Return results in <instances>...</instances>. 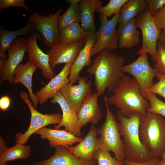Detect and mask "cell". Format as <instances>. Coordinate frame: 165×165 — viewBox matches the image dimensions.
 Instances as JSON below:
<instances>
[{"instance_id": "obj_1", "label": "cell", "mask_w": 165, "mask_h": 165, "mask_svg": "<svg viewBox=\"0 0 165 165\" xmlns=\"http://www.w3.org/2000/svg\"><path fill=\"white\" fill-rule=\"evenodd\" d=\"M125 61L123 56L106 49L93 60V64L87 72L90 76H94V84L98 97L103 95L106 89L110 93L119 80L126 76L122 70Z\"/></svg>"}, {"instance_id": "obj_2", "label": "cell", "mask_w": 165, "mask_h": 165, "mask_svg": "<svg viewBox=\"0 0 165 165\" xmlns=\"http://www.w3.org/2000/svg\"><path fill=\"white\" fill-rule=\"evenodd\" d=\"M110 94L107 98L108 105L117 108L127 118L137 114H145L150 107L148 100L141 93L137 81L130 76L120 79Z\"/></svg>"}, {"instance_id": "obj_3", "label": "cell", "mask_w": 165, "mask_h": 165, "mask_svg": "<svg viewBox=\"0 0 165 165\" xmlns=\"http://www.w3.org/2000/svg\"><path fill=\"white\" fill-rule=\"evenodd\" d=\"M137 114L130 118L117 111L116 118L120 134L123 138L125 159L133 162L147 161L154 157L150 151L141 143L139 135L140 115Z\"/></svg>"}, {"instance_id": "obj_4", "label": "cell", "mask_w": 165, "mask_h": 165, "mask_svg": "<svg viewBox=\"0 0 165 165\" xmlns=\"http://www.w3.org/2000/svg\"><path fill=\"white\" fill-rule=\"evenodd\" d=\"M139 135L141 143L153 156H161L165 149V119L154 112L141 114Z\"/></svg>"}, {"instance_id": "obj_5", "label": "cell", "mask_w": 165, "mask_h": 165, "mask_svg": "<svg viewBox=\"0 0 165 165\" xmlns=\"http://www.w3.org/2000/svg\"><path fill=\"white\" fill-rule=\"evenodd\" d=\"M107 98V96L103 97L106 107L105 120L97 129V135H100V146L112 152L117 161H123L125 159L123 143L120 137L116 118L110 109Z\"/></svg>"}, {"instance_id": "obj_6", "label": "cell", "mask_w": 165, "mask_h": 165, "mask_svg": "<svg viewBox=\"0 0 165 165\" xmlns=\"http://www.w3.org/2000/svg\"><path fill=\"white\" fill-rule=\"evenodd\" d=\"M19 96L28 106L30 112L31 118L30 125L27 130L23 134L18 132L16 134V143L25 144L30 137L39 129L49 125H58L61 122L62 115L60 113L43 114L37 111L29 99L28 93L25 91H21Z\"/></svg>"}, {"instance_id": "obj_7", "label": "cell", "mask_w": 165, "mask_h": 165, "mask_svg": "<svg viewBox=\"0 0 165 165\" xmlns=\"http://www.w3.org/2000/svg\"><path fill=\"white\" fill-rule=\"evenodd\" d=\"M120 16V13L114 15L109 20L108 17L100 14L101 24L96 32V40L92 50V57L99 54L104 50L111 52L118 47L119 35L116 26Z\"/></svg>"}, {"instance_id": "obj_8", "label": "cell", "mask_w": 165, "mask_h": 165, "mask_svg": "<svg viewBox=\"0 0 165 165\" xmlns=\"http://www.w3.org/2000/svg\"><path fill=\"white\" fill-rule=\"evenodd\" d=\"M136 19L137 26L141 29L142 36V46L137 53L140 55L148 53L155 62L157 44L161 31L156 25L148 6Z\"/></svg>"}, {"instance_id": "obj_9", "label": "cell", "mask_w": 165, "mask_h": 165, "mask_svg": "<svg viewBox=\"0 0 165 165\" xmlns=\"http://www.w3.org/2000/svg\"><path fill=\"white\" fill-rule=\"evenodd\" d=\"M63 8L53 14L42 16L36 12H33L27 19L40 33L45 44L51 47L60 42L58 20Z\"/></svg>"}, {"instance_id": "obj_10", "label": "cell", "mask_w": 165, "mask_h": 165, "mask_svg": "<svg viewBox=\"0 0 165 165\" xmlns=\"http://www.w3.org/2000/svg\"><path fill=\"white\" fill-rule=\"evenodd\" d=\"M122 70L132 75L138 83L141 93L147 99L149 90L153 85V79L157 73L150 66L147 53L140 55L132 63L122 68Z\"/></svg>"}, {"instance_id": "obj_11", "label": "cell", "mask_w": 165, "mask_h": 165, "mask_svg": "<svg viewBox=\"0 0 165 165\" xmlns=\"http://www.w3.org/2000/svg\"><path fill=\"white\" fill-rule=\"evenodd\" d=\"M86 38L67 44L59 42L51 46L46 53L49 56L51 69L53 70L56 66L60 64H72L84 46Z\"/></svg>"}, {"instance_id": "obj_12", "label": "cell", "mask_w": 165, "mask_h": 165, "mask_svg": "<svg viewBox=\"0 0 165 165\" xmlns=\"http://www.w3.org/2000/svg\"><path fill=\"white\" fill-rule=\"evenodd\" d=\"M25 37H17L8 48V57L0 71V82L15 84L14 73L26 52Z\"/></svg>"}, {"instance_id": "obj_13", "label": "cell", "mask_w": 165, "mask_h": 165, "mask_svg": "<svg viewBox=\"0 0 165 165\" xmlns=\"http://www.w3.org/2000/svg\"><path fill=\"white\" fill-rule=\"evenodd\" d=\"M39 38L40 35L33 29L25 38L26 52L29 61L41 70L44 78L51 79L56 75V73L50 68L49 55L43 52L37 44V39Z\"/></svg>"}, {"instance_id": "obj_14", "label": "cell", "mask_w": 165, "mask_h": 165, "mask_svg": "<svg viewBox=\"0 0 165 165\" xmlns=\"http://www.w3.org/2000/svg\"><path fill=\"white\" fill-rule=\"evenodd\" d=\"M87 76H80L77 85L69 82L60 90L71 108L76 113L87 97L92 93L91 82Z\"/></svg>"}, {"instance_id": "obj_15", "label": "cell", "mask_w": 165, "mask_h": 165, "mask_svg": "<svg viewBox=\"0 0 165 165\" xmlns=\"http://www.w3.org/2000/svg\"><path fill=\"white\" fill-rule=\"evenodd\" d=\"M97 33L95 31H88L85 44L79 52L70 69L68 79L70 82L74 84L78 81L79 74L86 66L92 63L91 58L92 50L95 43Z\"/></svg>"}, {"instance_id": "obj_16", "label": "cell", "mask_w": 165, "mask_h": 165, "mask_svg": "<svg viewBox=\"0 0 165 165\" xmlns=\"http://www.w3.org/2000/svg\"><path fill=\"white\" fill-rule=\"evenodd\" d=\"M72 64L70 63L65 64L57 75L51 79L44 86L34 93L40 105L43 104L48 99L53 98L64 86L70 82L68 77Z\"/></svg>"}, {"instance_id": "obj_17", "label": "cell", "mask_w": 165, "mask_h": 165, "mask_svg": "<svg viewBox=\"0 0 165 165\" xmlns=\"http://www.w3.org/2000/svg\"><path fill=\"white\" fill-rule=\"evenodd\" d=\"M50 101L53 104H58L62 112L61 121L54 127V129H59L64 127V129L66 131L76 136L80 137L82 134L81 127L76 113L71 108L61 92H59L54 96Z\"/></svg>"}, {"instance_id": "obj_18", "label": "cell", "mask_w": 165, "mask_h": 165, "mask_svg": "<svg viewBox=\"0 0 165 165\" xmlns=\"http://www.w3.org/2000/svg\"><path fill=\"white\" fill-rule=\"evenodd\" d=\"M97 135L95 125L91 124L88 134L77 145L66 147L71 153L82 160L91 161L94 159V154L100 146Z\"/></svg>"}, {"instance_id": "obj_19", "label": "cell", "mask_w": 165, "mask_h": 165, "mask_svg": "<svg viewBox=\"0 0 165 165\" xmlns=\"http://www.w3.org/2000/svg\"><path fill=\"white\" fill-rule=\"evenodd\" d=\"M98 96L91 93L82 104L76 114L81 127L87 123L96 125L103 118L98 102Z\"/></svg>"}, {"instance_id": "obj_20", "label": "cell", "mask_w": 165, "mask_h": 165, "mask_svg": "<svg viewBox=\"0 0 165 165\" xmlns=\"http://www.w3.org/2000/svg\"><path fill=\"white\" fill-rule=\"evenodd\" d=\"M55 148L54 153L50 158L35 162L32 165H97L95 160L89 161L82 160L65 146H59Z\"/></svg>"}, {"instance_id": "obj_21", "label": "cell", "mask_w": 165, "mask_h": 165, "mask_svg": "<svg viewBox=\"0 0 165 165\" xmlns=\"http://www.w3.org/2000/svg\"><path fill=\"white\" fill-rule=\"evenodd\" d=\"M35 134L39 135L42 139L48 140L50 146L52 147L72 146L82 139L81 137L76 136L64 129H51L45 127L38 130Z\"/></svg>"}, {"instance_id": "obj_22", "label": "cell", "mask_w": 165, "mask_h": 165, "mask_svg": "<svg viewBox=\"0 0 165 165\" xmlns=\"http://www.w3.org/2000/svg\"><path fill=\"white\" fill-rule=\"evenodd\" d=\"M137 28L135 17L119 24L117 29L119 48L129 49L140 43V32Z\"/></svg>"}, {"instance_id": "obj_23", "label": "cell", "mask_w": 165, "mask_h": 165, "mask_svg": "<svg viewBox=\"0 0 165 165\" xmlns=\"http://www.w3.org/2000/svg\"><path fill=\"white\" fill-rule=\"evenodd\" d=\"M37 68L35 64L28 61L24 64H20L14 73L15 84L21 83L27 89L30 99L36 109L38 102L32 90V81L33 75Z\"/></svg>"}, {"instance_id": "obj_24", "label": "cell", "mask_w": 165, "mask_h": 165, "mask_svg": "<svg viewBox=\"0 0 165 165\" xmlns=\"http://www.w3.org/2000/svg\"><path fill=\"white\" fill-rule=\"evenodd\" d=\"M102 6L100 0H81L79 2L80 20L82 29L88 32L96 31L94 20L95 12Z\"/></svg>"}, {"instance_id": "obj_25", "label": "cell", "mask_w": 165, "mask_h": 165, "mask_svg": "<svg viewBox=\"0 0 165 165\" xmlns=\"http://www.w3.org/2000/svg\"><path fill=\"white\" fill-rule=\"evenodd\" d=\"M33 25L28 22L22 28L15 31H9L0 26V53L6 54L8 48L14 41L20 35L27 37L34 28Z\"/></svg>"}, {"instance_id": "obj_26", "label": "cell", "mask_w": 165, "mask_h": 165, "mask_svg": "<svg viewBox=\"0 0 165 165\" xmlns=\"http://www.w3.org/2000/svg\"><path fill=\"white\" fill-rule=\"evenodd\" d=\"M31 152V148L29 145L16 143L11 148H7L4 153L0 154V165H7L8 161L26 160L30 156Z\"/></svg>"}, {"instance_id": "obj_27", "label": "cell", "mask_w": 165, "mask_h": 165, "mask_svg": "<svg viewBox=\"0 0 165 165\" xmlns=\"http://www.w3.org/2000/svg\"><path fill=\"white\" fill-rule=\"evenodd\" d=\"M81 0H68L69 4L65 12L60 16L58 20V28L60 32L71 24L80 22L79 4Z\"/></svg>"}, {"instance_id": "obj_28", "label": "cell", "mask_w": 165, "mask_h": 165, "mask_svg": "<svg viewBox=\"0 0 165 165\" xmlns=\"http://www.w3.org/2000/svg\"><path fill=\"white\" fill-rule=\"evenodd\" d=\"M147 6L146 0H128L121 9L118 23L128 21L140 15Z\"/></svg>"}, {"instance_id": "obj_29", "label": "cell", "mask_w": 165, "mask_h": 165, "mask_svg": "<svg viewBox=\"0 0 165 165\" xmlns=\"http://www.w3.org/2000/svg\"><path fill=\"white\" fill-rule=\"evenodd\" d=\"M60 42L64 44L86 38L88 32L82 29L79 22L73 23L60 32Z\"/></svg>"}, {"instance_id": "obj_30", "label": "cell", "mask_w": 165, "mask_h": 165, "mask_svg": "<svg viewBox=\"0 0 165 165\" xmlns=\"http://www.w3.org/2000/svg\"><path fill=\"white\" fill-rule=\"evenodd\" d=\"M93 159L98 165H125L123 161H118L112 157L109 152L102 146H100L95 152Z\"/></svg>"}, {"instance_id": "obj_31", "label": "cell", "mask_w": 165, "mask_h": 165, "mask_svg": "<svg viewBox=\"0 0 165 165\" xmlns=\"http://www.w3.org/2000/svg\"><path fill=\"white\" fill-rule=\"evenodd\" d=\"M128 0H110L108 3L104 6H101L97 11L100 14L107 17L112 15H115L119 13L122 7Z\"/></svg>"}, {"instance_id": "obj_32", "label": "cell", "mask_w": 165, "mask_h": 165, "mask_svg": "<svg viewBox=\"0 0 165 165\" xmlns=\"http://www.w3.org/2000/svg\"><path fill=\"white\" fill-rule=\"evenodd\" d=\"M147 99L150 106L147 112L155 113L165 117V102L158 98L156 94L149 92Z\"/></svg>"}, {"instance_id": "obj_33", "label": "cell", "mask_w": 165, "mask_h": 165, "mask_svg": "<svg viewBox=\"0 0 165 165\" xmlns=\"http://www.w3.org/2000/svg\"><path fill=\"white\" fill-rule=\"evenodd\" d=\"M154 68L157 73L165 74V47L159 41L157 46V51Z\"/></svg>"}, {"instance_id": "obj_34", "label": "cell", "mask_w": 165, "mask_h": 165, "mask_svg": "<svg viewBox=\"0 0 165 165\" xmlns=\"http://www.w3.org/2000/svg\"><path fill=\"white\" fill-rule=\"evenodd\" d=\"M155 77L159 80L149 89V92L157 94L165 99V74L157 73Z\"/></svg>"}, {"instance_id": "obj_35", "label": "cell", "mask_w": 165, "mask_h": 165, "mask_svg": "<svg viewBox=\"0 0 165 165\" xmlns=\"http://www.w3.org/2000/svg\"><path fill=\"white\" fill-rule=\"evenodd\" d=\"M17 7L24 8L26 10L33 13L32 11L25 3L24 0H0V9L5 8Z\"/></svg>"}, {"instance_id": "obj_36", "label": "cell", "mask_w": 165, "mask_h": 165, "mask_svg": "<svg viewBox=\"0 0 165 165\" xmlns=\"http://www.w3.org/2000/svg\"><path fill=\"white\" fill-rule=\"evenodd\" d=\"M152 16L158 29L161 31H165V5Z\"/></svg>"}, {"instance_id": "obj_37", "label": "cell", "mask_w": 165, "mask_h": 165, "mask_svg": "<svg viewBox=\"0 0 165 165\" xmlns=\"http://www.w3.org/2000/svg\"><path fill=\"white\" fill-rule=\"evenodd\" d=\"M146 2L152 15L165 5V0H146Z\"/></svg>"}, {"instance_id": "obj_38", "label": "cell", "mask_w": 165, "mask_h": 165, "mask_svg": "<svg viewBox=\"0 0 165 165\" xmlns=\"http://www.w3.org/2000/svg\"><path fill=\"white\" fill-rule=\"evenodd\" d=\"M160 159L158 157H153L145 162H132L126 159L124 161L125 165H157Z\"/></svg>"}, {"instance_id": "obj_39", "label": "cell", "mask_w": 165, "mask_h": 165, "mask_svg": "<svg viewBox=\"0 0 165 165\" xmlns=\"http://www.w3.org/2000/svg\"><path fill=\"white\" fill-rule=\"evenodd\" d=\"M11 103L10 99L8 96H4L0 99V109L3 111L7 110Z\"/></svg>"}, {"instance_id": "obj_40", "label": "cell", "mask_w": 165, "mask_h": 165, "mask_svg": "<svg viewBox=\"0 0 165 165\" xmlns=\"http://www.w3.org/2000/svg\"><path fill=\"white\" fill-rule=\"evenodd\" d=\"M158 41L165 47V31H161L158 38Z\"/></svg>"}, {"instance_id": "obj_41", "label": "cell", "mask_w": 165, "mask_h": 165, "mask_svg": "<svg viewBox=\"0 0 165 165\" xmlns=\"http://www.w3.org/2000/svg\"><path fill=\"white\" fill-rule=\"evenodd\" d=\"M6 61L5 58H1L0 60V70L2 68Z\"/></svg>"}, {"instance_id": "obj_42", "label": "cell", "mask_w": 165, "mask_h": 165, "mask_svg": "<svg viewBox=\"0 0 165 165\" xmlns=\"http://www.w3.org/2000/svg\"><path fill=\"white\" fill-rule=\"evenodd\" d=\"M157 165H165V159H162L158 162Z\"/></svg>"}, {"instance_id": "obj_43", "label": "cell", "mask_w": 165, "mask_h": 165, "mask_svg": "<svg viewBox=\"0 0 165 165\" xmlns=\"http://www.w3.org/2000/svg\"><path fill=\"white\" fill-rule=\"evenodd\" d=\"M6 57H7V55L6 54H4L2 53H0V58H6Z\"/></svg>"}, {"instance_id": "obj_44", "label": "cell", "mask_w": 165, "mask_h": 165, "mask_svg": "<svg viewBox=\"0 0 165 165\" xmlns=\"http://www.w3.org/2000/svg\"><path fill=\"white\" fill-rule=\"evenodd\" d=\"M162 159H165V149L164 152L160 156Z\"/></svg>"}]
</instances>
